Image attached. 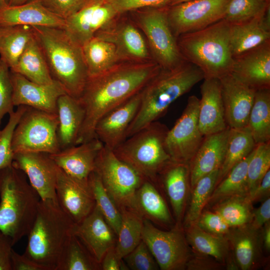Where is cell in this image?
I'll return each instance as SVG.
<instances>
[{
    "label": "cell",
    "mask_w": 270,
    "mask_h": 270,
    "mask_svg": "<svg viewBox=\"0 0 270 270\" xmlns=\"http://www.w3.org/2000/svg\"><path fill=\"white\" fill-rule=\"evenodd\" d=\"M161 69L154 60L122 62L89 76L79 98L85 116L76 145L96 138L95 126L100 118L140 92Z\"/></svg>",
    "instance_id": "6da1fadb"
},
{
    "label": "cell",
    "mask_w": 270,
    "mask_h": 270,
    "mask_svg": "<svg viewBox=\"0 0 270 270\" xmlns=\"http://www.w3.org/2000/svg\"><path fill=\"white\" fill-rule=\"evenodd\" d=\"M204 78L198 66L187 61L172 69H161L141 90L140 105L126 138L158 120L174 101Z\"/></svg>",
    "instance_id": "7a4b0ae2"
},
{
    "label": "cell",
    "mask_w": 270,
    "mask_h": 270,
    "mask_svg": "<svg viewBox=\"0 0 270 270\" xmlns=\"http://www.w3.org/2000/svg\"><path fill=\"white\" fill-rule=\"evenodd\" d=\"M52 80L66 94L79 99L88 78L82 46L63 28L32 26Z\"/></svg>",
    "instance_id": "3957f363"
},
{
    "label": "cell",
    "mask_w": 270,
    "mask_h": 270,
    "mask_svg": "<svg viewBox=\"0 0 270 270\" xmlns=\"http://www.w3.org/2000/svg\"><path fill=\"white\" fill-rule=\"evenodd\" d=\"M0 230L14 245L27 236L40 198L22 170L12 165L0 170Z\"/></svg>",
    "instance_id": "277c9868"
},
{
    "label": "cell",
    "mask_w": 270,
    "mask_h": 270,
    "mask_svg": "<svg viewBox=\"0 0 270 270\" xmlns=\"http://www.w3.org/2000/svg\"><path fill=\"white\" fill-rule=\"evenodd\" d=\"M230 24L222 19L202 30L176 38L184 59L203 72L204 78H220L230 74L233 64Z\"/></svg>",
    "instance_id": "5b68a950"
},
{
    "label": "cell",
    "mask_w": 270,
    "mask_h": 270,
    "mask_svg": "<svg viewBox=\"0 0 270 270\" xmlns=\"http://www.w3.org/2000/svg\"><path fill=\"white\" fill-rule=\"evenodd\" d=\"M74 224L58 202L40 200L24 254L42 270H56Z\"/></svg>",
    "instance_id": "8992f818"
},
{
    "label": "cell",
    "mask_w": 270,
    "mask_h": 270,
    "mask_svg": "<svg viewBox=\"0 0 270 270\" xmlns=\"http://www.w3.org/2000/svg\"><path fill=\"white\" fill-rule=\"evenodd\" d=\"M168 130L166 124L154 122L126 138L113 151L146 180L157 184L158 174L171 160L166 146Z\"/></svg>",
    "instance_id": "52a82bcc"
},
{
    "label": "cell",
    "mask_w": 270,
    "mask_h": 270,
    "mask_svg": "<svg viewBox=\"0 0 270 270\" xmlns=\"http://www.w3.org/2000/svg\"><path fill=\"white\" fill-rule=\"evenodd\" d=\"M168 6L131 11L132 20L144 33L152 58L162 69L176 68L186 60L170 27Z\"/></svg>",
    "instance_id": "ba28073f"
},
{
    "label": "cell",
    "mask_w": 270,
    "mask_h": 270,
    "mask_svg": "<svg viewBox=\"0 0 270 270\" xmlns=\"http://www.w3.org/2000/svg\"><path fill=\"white\" fill-rule=\"evenodd\" d=\"M94 171L120 210H136V194L146 180L141 175L104 145L97 156Z\"/></svg>",
    "instance_id": "9c48e42d"
},
{
    "label": "cell",
    "mask_w": 270,
    "mask_h": 270,
    "mask_svg": "<svg viewBox=\"0 0 270 270\" xmlns=\"http://www.w3.org/2000/svg\"><path fill=\"white\" fill-rule=\"evenodd\" d=\"M58 126L57 114L27 106L14 132L12 149L14 154L41 152L52 154L59 152Z\"/></svg>",
    "instance_id": "30bf717a"
},
{
    "label": "cell",
    "mask_w": 270,
    "mask_h": 270,
    "mask_svg": "<svg viewBox=\"0 0 270 270\" xmlns=\"http://www.w3.org/2000/svg\"><path fill=\"white\" fill-rule=\"evenodd\" d=\"M142 240L162 270H182L187 268L190 253L186 236L179 228L164 231L144 218Z\"/></svg>",
    "instance_id": "8fae6325"
},
{
    "label": "cell",
    "mask_w": 270,
    "mask_h": 270,
    "mask_svg": "<svg viewBox=\"0 0 270 270\" xmlns=\"http://www.w3.org/2000/svg\"><path fill=\"white\" fill-rule=\"evenodd\" d=\"M198 104L196 96H189L180 116L168 132L166 146L172 161L189 164L202 143L204 136L198 126Z\"/></svg>",
    "instance_id": "7c38bea8"
},
{
    "label": "cell",
    "mask_w": 270,
    "mask_h": 270,
    "mask_svg": "<svg viewBox=\"0 0 270 270\" xmlns=\"http://www.w3.org/2000/svg\"><path fill=\"white\" fill-rule=\"evenodd\" d=\"M230 0H193L168 6V18L174 35L177 38L224 19Z\"/></svg>",
    "instance_id": "4fadbf2b"
},
{
    "label": "cell",
    "mask_w": 270,
    "mask_h": 270,
    "mask_svg": "<svg viewBox=\"0 0 270 270\" xmlns=\"http://www.w3.org/2000/svg\"><path fill=\"white\" fill-rule=\"evenodd\" d=\"M94 36L114 44L121 62L154 60L140 28L132 20L123 17L122 14H118Z\"/></svg>",
    "instance_id": "5bb4252c"
},
{
    "label": "cell",
    "mask_w": 270,
    "mask_h": 270,
    "mask_svg": "<svg viewBox=\"0 0 270 270\" xmlns=\"http://www.w3.org/2000/svg\"><path fill=\"white\" fill-rule=\"evenodd\" d=\"M12 164L25 174L40 200L58 202L56 186L58 166L48 154L14 153Z\"/></svg>",
    "instance_id": "9a60e30c"
},
{
    "label": "cell",
    "mask_w": 270,
    "mask_h": 270,
    "mask_svg": "<svg viewBox=\"0 0 270 270\" xmlns=\"http://www.w3.org/2000/svg\"><path fill=\"white\" fill-rule=\"evenodd\" d=\"M118 14L108 0H88L80 10L66 20L64 30L82 46Z\"/></svg>",
    "instance_id": "2e32d148"
},
{
    "label": "cell",
    "mask_w": 270,
    "mask_h": 270,
    "mask_svg": "<svg viewBox=\"0 0 270 270\" xmlns=\"http://www.w3.org/2000/svg\"><path fill=\"white\" fill-rule=\"evenodd\" d=\"M10 74L14 106H24L57 114L58 100L60 96L66 94L58 82L54 81L50 84H39L12 71Z\"/></svg>",
    "instance_id": "e0dca14e"
},
{
    "label": "cell",
    "mask_w": 270,
    "mask_h": 270,
    "mask_svg": "<svg viewBox=\"0 0 270 270\" xmlns=\"http://www.w3.org/2000/svg\"><path fill=\"white\" fill-rule=\"evenodd\" d=\"M226 124L230 128L246 126L256 90L232 74L220 78Z\"/></svg>",
    "instance_id": "ac0fdd59"
},
{
    "label": "cell",
    "mask_w": 270,
    "mask_h": 270,
    "mask_svg": "<svg viewBox=\"0 0 270 270\" xmlns=\"http://www.w3.org/2000/svg\"><path fill=\"white\" fill-rule=\"evenodd\" d=\"M141 91L111 110L97 122L94 134L104 146L114 150L126 138L127 130L138 111Z\"/></svg>",
    "instance_id": "d6986e66"
},
{
    "label": "cell",
    "mask_w": 270,
    "mask_h": 270,
    "mask_svg": "<svg viewBox=\"0 0 270 270\" xmlns=\"http://www.w3.org/2000/svg\"><path fill=\"white\" fill-rule=\"evenodd\" d=\"M103 144L97 138L49 154L56 164L76 181L88 184Z\"/></svg>",
    "instance_id": "ffe728a7"
},
{
    "label": "cell",
    "mask_w": 270,
    "mask_h": 270,
    "mask_svg": "<svg viewBox=\"0 0 270 270\" xmlns=\"http://www.w3.org/2000/svg\"><path fill=\"white\" fill-rule=\"evenodd\" d=\"M56 191L58 204L74 224L82 222L96 206L89 184L76 181L59 167Z\"/></svg>",
    "instance_id": "44dd1931"
},
{
    "label": "cell",
    "mask_w": 270,
    "mask_h": 270,
    "mask_svg": "<svg viewBox=\"0 0 270 270\" xmlns=\"http://www.w3.org/2000/svg\"><path fill=\"white\" fill-rule=\"evenodd\" d=\"M230 74L256 90L270 88V40L234 56Z\"/></svg>",
    "instance_id": "7402d4cb"
},
{
    "label": "cell",
    "mask_w": 270,
    "mask_h": 270,
    "mask_svg": "<svg viewBox=\"0 0 270 270\" xmlns=\"http://www.w3.org/2000/svg\"><path fill=\"white\" fill-rule=\"evenodd\" d=\"M72 234L77 236L100 264L106 252L115 246L117 236L96 205L82 222L74 224Z\"/></svg>",
    "instance_id": "603a6c76"
},
{
    "label": "cell",
    "mask_w": 270,
    "mask_h": 270,
    "mask_svg": "<svg viewBox=\"0 0 270 270\" xmlns=\"http://www.w3.org/2000/svg\"><path fill=\"white\" fill-rule=\"evenodd\" d=\"M198 120L205 136L220 132L228 127L221 93L220 79L204 78L200 86Z\"/></svg>",
    "instance_id": "cb8c5ba5"
},
{
    "label": "cell",
    "mask_w": 270,
    "mask_h": 270,
    "mask_svg": "<svg viewBox=\"0 0 270 270\" xmlns=\"http://www.w3.org/2000/svg\"><path fill=\"white\" fill-rule=\"evenodd\" d=\"M230 128L205 136L189 164L190 186L192 188L202 176L220 170L223 162Z\"/></svg>",
    "instance_id": "d4e9b609"
},
{
    "label": "cell",
    "mask_w": 270,
    "mask_h": 270,
    "mask_svg": "<svg viewBox=\"0 0 270 270\" xmlns=\"http://www.w3.org/2000/svg\"><path fill=\"white\" fill-rule=\"evenodd\" d=\"M17 25L64 28L66 20L48 10L38 0L0 8V26Z\"/></svg>",
    "instance_id": "484cf974"
},
{
    "label": "cell",
    "mask_w": 270,
    "mask_h": 270,
    "mask_svg": "<svg viewBox=\"0 0 270 270\" xmlns=\"http://www.w3.org/2000/svg\"><path fill=\"white\" fill-rule=\"evenodd\" d=\"M57 139L60 150L76 145L85 116L79 99L66 94L57 102Z\"/></svg>",
    "instance_id": "4316f807"
},
{
    "label": "cell",
    "mask_w": 270,
    "mask_h": 270,
    "mask_svg": "<svg viewBox=\"0 0 270 270\" xmlns=\"http://www.w3.org/2000/svg\"><path fill=\"white\" fill-rule=\"evenodd\" d=\"M158 182L164 186L175 216L180 222L190 186L189 164L171 160L158 174L157 183Z\"/></svg>",
    "instance_id": "83f0119b"
},
{
    "label": "cell",
    "mask_w": 270,
    "mask_h": 270,
    "mask_svg": "<svg viewBox=\"0 0 270 270\" xmlns=\"http://www.w3.org/2000/svg\"><path fill=\"white\" fill-rule=\"evenodd\" d=\"M270 8L262 18L230 24V42L233 56L240 55L270 40Z\"/></svg>",
    "instance_id": "f1b7e54d"
},
{
    "label": "cell",
    "mask_w": 270,
    "mask_h": 270,
    "mask_svg": "<svg viewBox=\"0 0 270 270\" xmlns=\"http://www.w3.org/2000/svg\"><path fill=\"white\" fill-rule=\"evenodd\" d=\"M10 70L37 84H47L54 82L43 50L34 34L16 65Z\"/></svg>",
    "instance_id": "f546056e"
},
{
    "label": "cell",
    "mask_w": 270,
    "mask_h": 270,
    "mask_svg": "<svg viewBox=\"0 0 270 270\" xmlns=\"http://www.w3.org/2000/svg\"><path fill=\"white\" fill-rule=\"evenodd\" d=\"M89 76L100 74L120 63L116 46L94 36L82 46Z\"/></svg>",
    "instance_id": "4dcf8cb0"
},
{
    "label": "cell",
    "mask_w": 270,
    "mask_h": 270,
    "mask_svg": "<svg viewBox=\"0 0 270 270\" xmlns=\"http://www.w3.org/2000/svg\"><path fill=\"white\" fill-rule=\"evenodd\" d=\"M135 209L144 218L154 222L168 224L172 219L169 210L155 184L144 180L137 191Z\"/></svg>",
    "instance_id": "1f68e13d"
},
{
    "label": "cell",
    "mask_w": 270,
    "mask_h": 270,
    "mask_svg": "<svg viewBox=\"0 0 270 270\" xmlns=\"http://www.w3.org/2000/svg\"><path fill=\"white\" fill-rule=\"evenodd\" d=\"M34 36L30 26H0V58L10 69L16 65Z\"/></svg>",
    "instance_id": "d6a6232c"
},
{
    "label": "cell",
    "mask_w": 270,
    "mask_h": 270,
    "mask_svg": "<svg viewBox=\"0 0 270 270\" xmlns=\"http://www.w3.org/2000/svg\"><path fill=\"white\" fill-rule=\"evenodd\" d=\"M234 228L226 238L232 246L239 267L242 270H249L256 262L258 254V230L248 224Z\"/></svg>",
    "instance_id": "836d02e7"
},
{
    "label": "cell",
    "mask_w": 270,
    "mask_h": 270,
    "mask_svg": "<svg viewBox=\"0 0 270 270\" xmlns=\"http://www.w3.org/2000/svg\"><path fill=\"white\" fill-rule=\"evenodd\" d=\"M256 146L247 126L238 128H230L224 158L219 170L216 185L234 166L249 155Z\"/></svg>",
    "instance_id": "e575fe53"
},
{
    "label": "cell",
    "mask_w": 270,
    "mask_h": 270,
    "mask_svg": "<svg viewBox=\"0 0 270 270\" xmlns=\"http://www.w3.org/2000/svg\"><path fill=\"white\" fill-rule=\"evenodd\" d=\"M246 126L256 144L270 142V88L256 90Z\"/></svg>",
    "instance_id": "d590c367"
},
{
    "label": "cell",
    "mask_w": 270,
    "mask_h": 270,
    "mask_svg": "<svg viewBox=\"0 0 270 270\" xmlns=\"http://www.w3.org/2000/svg\"><path fill=\"white\" fill-rule=\"evenodd\" d=\"M120 211L122 222L114 248L118 256L123 258L142 240L144 218L134 210L124 208Z\"/></svg>",
    "instance_id": "8d00e7d4"
},
{
    "label": "cell",
    "mask_w": 270,
    "mask_h": 270,
    "mask_svg": "<svg viewBox=\"0 0 270 270\" xmlns=\"http://www.w3.org/2000/svg\"><path fill=\"white\" fill-rule=\"evenodd\" d=\"M252 152L234 166L216 186L208 202L212 203L230 197L247 194L248 167Z\"/></svg>",
    "instance_id": "74e56055"
},
{
    "label": "cell",
    "mask_w": 270,
    "mask_h": 270,
    "mask_svg": "<svg viewBox=\"0 0 270 270\" xmlns=\"http://www.w3.org/2000/svg\"><path fill=\"white\" fill-rule=\"evenodd\" d=\"M98 264L81 240L71 234L65 243L56 270H98Z\"/></svg>",
    "instance_id": "f35d334b"
},
{
    "label": "cell",
    "mask_w": 270,
    "mask_h": 270,
    "mask_svg": "<svg viewBox=\"0 0 270 270\" xmlns=\"http://www.w3.org/2000/svg\"><path fill=\"white\" fill-rule=\"evenodd\" d=\"M187 242L198 253L224 261L228 252V240L226 237L208 232L196 224L186 228Z\"/></svg>",
    "instance_id": "ab89813d"
},
{
    "label": "cell",
    "mask_w": 270,
    "mask_h": 270,
    "mask_svg": "<svg viewBox=\"0 0 270 270\" xmlns=\"http://www.w3.org/2000/svg\"><path fill=\"white\" fill-rule=\"evenodd\" d=\"M218 173L217 170L205 175L192 188V192L184 220L186 228L196 223L216 186Z\"/></svg>",
    "instance_id": "60d3db41"
},
{
    "label": "cell",
    "mask_w": 270,
    "mask_h": 270,
    "mask_svg": "<svg viewBox=\"0 0 270 270\" xmlns=\"http://www.w3.org/2000/svg\"><path fill=\"white\" fill-rule=\"evenodd\" d=\"M88 182L93 194L96 205L117 236L122 222L121 214L119 209L94 170L90 176Z\"/></svg>",
    "instance_id": "b9f144b4"
},
{
    "label": "cell",
    "mask_w": 270,
    "mask_h": 270,
    "mask_svg": "<svg viewBox=\"0 0 270 270\" xmlns=\"http://www.w3.org/2000/svg\"><path fill=\"white\" fill-rule=\"evenodd\" d=\"M215 208V212L224 219L230 228L248 224L251 220V204L246 196L222 200Z\"/></svg>",
    "instance_id": "7bdbcfd3"
},
{
    "label": "cell",
    "mask_w": 270,
    "mask_h": 270,
    "mask_svg": "<svg viewBox=\"0 0 270 270\" xmlns=\"http://www.w3.org/2000/svg\"><path fill=\"white\" fill-rule=\"evenodd\" d=\"M270 8V0H230L224 18L230 24L262 18Z\"/></svg>",
    "instance_id": "ee69618b"
},
{
    "label": "cell",
    "mask_w": 270,
    "mask_h": 270,
    "mask_svg": "<svg viewBox=\"0 0 270 270\" xmlns=\"http://www.w3.org/2000/svg\"><path fill=\"white\" fill-rule=\"evenodd\" d=\"M270 168V142L256 144L247 172L248 193L262 180Z\"/></svg>",
    "instance_id": "f6af8a7d"
},
{
    "label": "cell",
    "mask_w": 270,
    "mask_h": 270,
    "mask_svg": "<svg viewBox=\"0 0 270 270\" xmlns=\"http://www.w3.org/2000/svg\"><path fill=\"white\" fill-rule=\"evenodd\" d=\"M26 108L24 106H18L16 111L10 114L6 125L0 130V170L12 164L14 155L12 149L14 132Z\"/></svg>",
    "instance_id": "bcb514c9"
},
{
    "label": "cell",
    "mask_w": 270,
    "mask_h": 270,
    "mask_svg": "<svg viewBox=\"0 0 270 270\" xmlns=\"http://www.w3.org/2000/svg\"><path fill=\"white\" fill-rule=\"evenodd\" d=\"M122 259L129 270H156L159 269L158 266L152 253L142 240Z\"/></svg>",
    "instance_id": "7dc6e473"
},
{
    "label": "cell",
    "mask_w": 270,
    "mask_h": 270,
    "mask_svg": "<svg viewBox=\"0 0 270 270\" xmlns=\"http://www.w3.org/2000/svg\"><path fill=\"white\" fill-rule=\"evenodd\" d=\"M10 68L0 58V126L4 116L14 110Z\"/></svg>",
    "instance_id": "c3c4849f"
},
{
    "label": "cell",
    "mask_w": 270,
    "mask_h": 270,
    "mask_svg": "<svg viewBox=\"0 0 270 270\" xmlns=\"http://www.w3.org/2000/svg\"><path fill=\"white\" fill-rule=\"evenodd\" d=\"M48 10L66 20L80 10L88 0H38Z\"/></svg>",
    "instance_id": "681fc988"
},
{
    "label": "cell",
    "mask_w": 270,
    "mask_h": 270,
    "mask_svg": "<svg viewBox=\"0 0 270 270\" xmlns=\"http://www.w3.org/2000/svg\"><path fill=\"white\" fill-rule=\"evenodd\" d=\"M196 224L204 230L220 236L226 237L230 230L221 216L215 212H202Z\"/></svg>",
    "instance_id": "f907efd6"
},
{
    "label": "cell",
    "mask_w": 270,
    "mask_h": 270,
    "mask_svg": "<svg viewBox=\"0 0 270 270\" xmlns=\"http://www.w3.org/2000/svg\"><path fill=\"white\" fill-rule=\"evenodd\" d=\"M171 0H108L119 14L146 8L168 6Z\"/></svg>",
    "instance_id": "816d5d0a"
},
{
    "label": "cell",
    "mask_w": 270,
    "mask_h": 270,
    "mask_svg": "<svg viewBox=\"0 0 270 270\" xmlns=\"http://www.w3.org/2000/svg\"><path fill=\"white\" fill-rule=\"evenodd\" d=\"M12 239L0 230V270H12Z\"/></svg>",
    "instance_id": "f5cc1de1"
},
{
    "label": "cell",
    "mask_w": 270,
    "mask_h": 270,
    "mask_svg": "<svg viewBox=\"0 0 270 270\" xmlns=\"http://www.w3.org/2000/svg\"><path fill=\"white\" fill-rule=\"evenodd\" d=\"M270 220V198L268 197L260 206L252 212L248 224L252 228L258 230Z\"/></svg>",
    "instance_id": "db71d44e"
},
{
    "label": "cell",
    "mask_w": 270,
    "mask_h": 270,
    "mask_svg": "<svg viewBox=\"0 0 270 270\" xmlns=\"http://www.w3.org/2000/svg\"><path fill=\"white\" fill-rule=\"evenodd\" d=\"M114 246L109 249L103 257L100 262L101 270H129L123 259L120 258L116 254Z\"/></svg>",
    "instance_id": "11a10c76"
},
{
    "label": "cell",
    "mask_w": 270,
    "mask_h": 270,
    "mask_svg": "<svg viewBox=\"0 0 270 270\" xmlns=\"http://www.w3.org/2000/svg\"><path fill=\"white\" fill-rule=\"evenodd\" d=\"M270 190V170L262 178L260 182L246 196V199L252 204L269 194Z\"/></svg>",
    "instance_id": "9f6ffc18"
},
{
    "label": "cell",
    "mask_w": 270,
    "mask_h": 270,
    "mask_svg": "<svg viewBox=\"0 0 270 270\" xmlns=\"http://www.w3.org/2000/svg\"><path fill=\"white\" fill-rule=\"evenodd\" d=\"M11 266L12 270H42L26 255L20 254L13 249L11 254Z\"/></svg>",
    "instance_id": "6f0895ef"
},
{
    "label": "cell",
    "mask_w": 270,
    "mask_h": 270,
    "mask_svg": "<svg viewBox=\"0 0 270 270\" xmlns=\"http://www.w3.org/2000/svg\"><path fill=\"white\" fill-rule=\"evenodd\" d=\"M264 245L266 250L270 249V222L264 224L262 234Z\"/></svg>",
    "instance_id": "680465c9"
},
{
    "label": "cell",
    "mask_w": 270,
    "mask_h": 270,
    "mask_svg": "<svg viewBox=\"0 0 270 270\" xmlns=\"http://www.w3.org/2000/svg\"><path fill=\"white\" fill-rule=\"evenodd\" d=\"M30 0H10L9 6H18L24 4Z\"/></svg>",
    "instance_id": "91938a15"
},
{
    "label": "cell",
    "mask_w": 270,
    "mask_h": 270,
    "mask_svg": "<svg viewBox=\"0 0 270 270\" xmlns=\"http://www.w3.org/2000/svg\"><path fill=\"white\" fill-rule=\"evenodd\" d=\"M193 0H171L169 3L168 6H172L176 4H178L182 2H188Z\"/></svg>",
    "instance_id": "94428289"
},
{
    "label": "cell",
    "mask_w": 270,
    "mask_h": 270,
    "mask_svg": "<svg viewBox=\"0 0 270 270\" xmlns=\"http://www.w3.org/2000/svg\"><path fill=\"white\" fill-rule=\"evenodd\" d=\"M10 0H0V8L9 5Z\"/></svg>",
    "instance_id": "6125c7cd"
}]
</instances>
